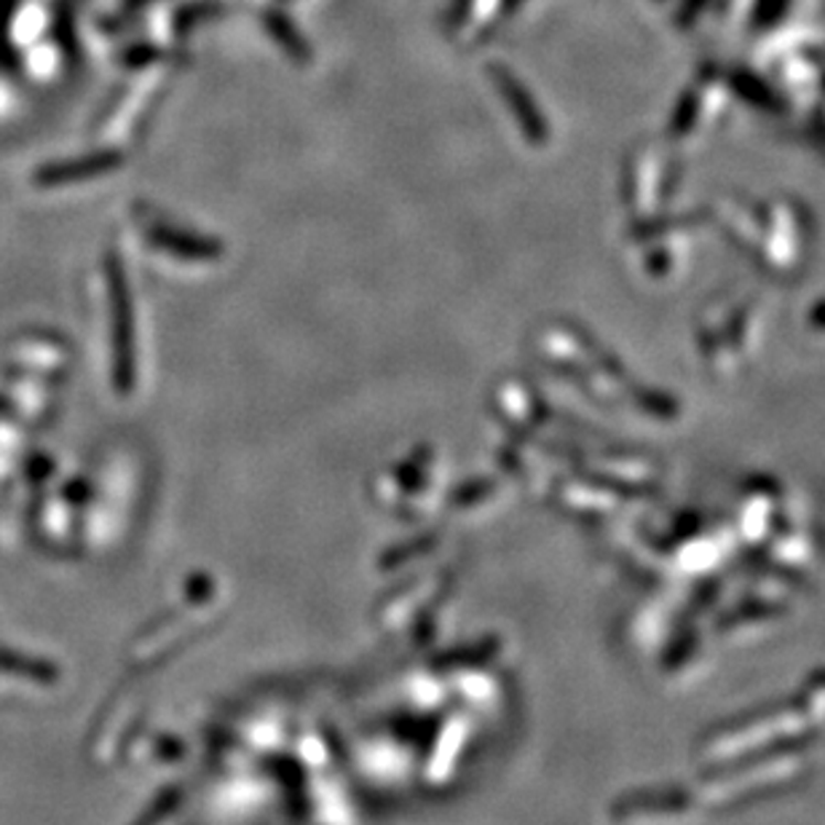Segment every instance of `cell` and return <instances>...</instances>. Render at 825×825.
<instances>
[{"instance_id": "cell-1", "label": "cell", "mask_w": 825, "mask_h": 825, "mask_svg": "<svg viewBox=\"0 0 825 825\" xmlns=\"http://www.w3.org/2000/svg\"><path fill=\"white\" fill-rule=\"evenodd\" d=\"M113 287H116V378L121 389H127L129 381L135 384V335H129L131 328V311H129V300H127V287H124V279L116 277L113 279Z\"/></svg>"}, {"instance_id": "cell-2", "label": "cell", "mask_w": 825, "mask_h": 825, "mask_svg": "<svg viewBox=\"0 0 825 825\" xmlns=\"http://www.w3.org/2000/svg\"><path fill=\"white\" fill-rule=\"evenodd\" d=\"M150 242H156L159 247H164L174 255H185V258H215L221 253V247L215 242H204L199 236L193 239V236L183 234V231L164 228V225L150 228Z\"/></svg>"}, {"instance_id": "cell-3", "label": "cell", "mask_w": 825, "mask_h": 825, "mask_svg": "<svg viewBox=\"0 0 825 825\" xmlns=\"http://www.w3.org/2000/svg\"><path fill=\"white\" fill-rule=\"evenodd\" d=\"M502 84H504V97L510 99L512 113H515L517 121L523 124L525 135H528L531 140L542 142L544 137H547V127H544L539 110H534V103L528 99V94L523 92L521 84H515V81H512L510 75H504V73H502Z\"/></svg>"}, {"instance_id": "cell-4", "label": "cell", "mask_w": 825, "mask_h": 825, "mask_svg": "<svg viewBox=\"0 0 825 825\" xmlns=\"http://www.w3.org/2000/svg\"><path fill=\"white\" fill-rule=\"evenodd\" d=\"M788 6H791V0H756L753 14H750V19H753L756 28L767 30V28H772V24H778L780 19H783Z\"/></svg>"}, {"instance_id": "cell-5", "label": "cell", "mask_w": 825, "mask_h": 825, "mask_svg": "<svg viewBox=\"0 0 825 825\" xmlns=\"http://www.w3.org/2000/svg\"><path fill=\"white\" fill-rule=\"evenodd\" d=\"M735 86H737V92L742 94V97L750 99V103L772 105V92H769L759 78H753V75L737 73L735 75Z\"/></svg>"}, {"instance_id": "cell-6", "label": "cell", "mask_w": 825, "mask_h": 825, "mask_svg": "<svg viewBox=\"0 0 825 825\" xmlns=\"http://www.w3.org/2000/svg\"><path fill=\"white\" fill-rule=\"evenodd\" d=\"M708 3V0H686L684 3V11H681V22H686V19H694L699 14V9Z\"/></svg>"}]
</instances>
